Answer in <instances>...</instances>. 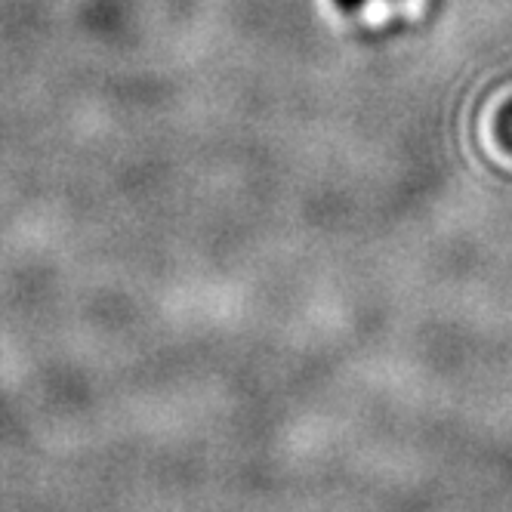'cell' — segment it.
<instances>
[{
  "mask_svg": "<svg viewBox=\"0 0 512 512\" xmlns=\"http://www.w3.org/2000/svg\"><path fill=\"white\" fill-rule=\"evenodd\" d=\"M334 4H337V7H340L343 13H355V10H358V7L364 4V0H334Z\"/></svg>",
  "mask_w": 512,
  "mask_h": 512,
  "instance_id": "cell-1",
  "label": "cell"
}]
</instances>
